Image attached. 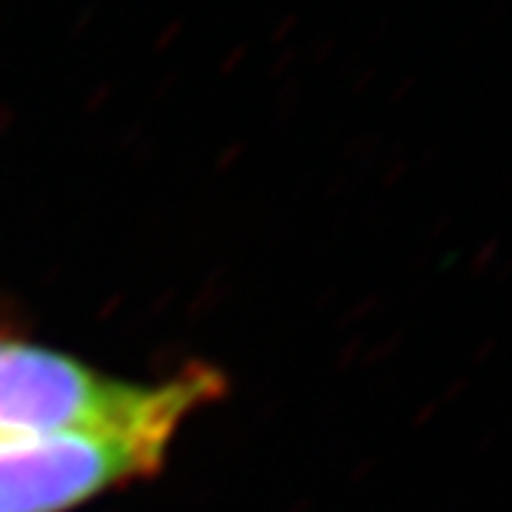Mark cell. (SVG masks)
Instances as JSON below:
<instances>
[{"label":"cell","instance_id":"obj_1","mask_svg":"<svg viewBox=\"0 0 512 512\" xmlns=\"http://www.w3.org/2000/svg\"><path fill=\"white\" fill-rule=\"evenodd\" d=\"M225 390L228 379L205 362L160 382H131L52 345L0 336V439L114 427L168 410L197 416Z\"/></svg>","mask_w":512,"mask_h":512},{"label":"cell","instance_id":"obj_2","mask_svg":"<svg viewBox=\"0 0 512 512\" xmlns=\"http://www.w3.org/2000/svg\"><path fill=\"white\" fill-rule=\"evenodd\" d=\"M191 413L0 439V512H74L163 473Z\"/></svg>","mask_w":512,"mask_h":512}]
</instances>
